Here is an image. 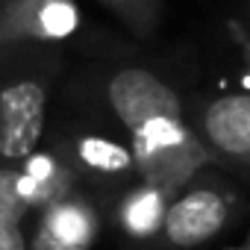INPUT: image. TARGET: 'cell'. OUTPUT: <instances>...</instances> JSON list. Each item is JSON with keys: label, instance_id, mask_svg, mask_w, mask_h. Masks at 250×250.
Returning <instances> with one entry per match:
<instances>
[{"label": "cell", "instance_id": "cell-12", "mask_svg": "<svg viewBox=\"0 0 250 250\" xmlns=\"http://www.w3.org/2000/svg\"><path fill=\"white\" fill-rule=\"evenodd\" d=\"M241 53H244V62L250 65V30L241 33Z\"/></svg>", "mask_w": 250, "mask_h": 250}, {"label": "cell", "instance_id": "cell-8", "mask_svg": "<svg viewBox=\"0 0 250 250\" xmlns=\"http://www.w3.org/2000/svg\"><path fill=\"white\" fill-rule=\"evenodd\" d=\"M171 200L174 197L168 191H162L159 186L136 180L127 188L115 191V197H112V224L133 244H142V247L162 244Z\"/></svg>", "mask_w": 250, "mask_h": 250}, {"label": "cell", "instance_id": "cell-1", "mask_svg": "<svg viewBox=\"0 0 250 250\" xmlns=\"http://www.w3.org/2000/svg\"><path fill=\"white\" fill-rule=\"evenodd\" d=\"M88 94L130 139L139 180L177 197L197 174L212 165L188 127L180 88L150 65L109 62L88 74Z\"/></svg>", "mask_w": 250, "mask_h": 250}, {"label": "cell", "instance_id": "cell-11", "mask_svg": "<svg viewBox=\"0 0 250 250\" xmlns=\"http://www.w3.org/2000/svg\"><path fill=\"white\" fill-rule=\"evenodd\" d=\"M100 9L136 42L153 39L165 21L162 0H100Z\"/></svg>", "mask_w": 250, "mask_h": 250}, {"label": "cell", "instance_id": "cell-14", "mask_svg": "<svg viewBox=\"0 0 250 250\" xmlns=\"http://www.w3.org/2000/svg\"><path fill=\"white\" fill-rule=\"evenodd\" d=\"M247 18H250V9H247ZM247 30H250V24H247Z\"/></svg>", "mask_w": 250, "mask_h": 250}, {"label": "cell", "instance_id": "cell-4", "mask_svg": "<svg viewBox=\"0 0 250 250\" xmlns=\"http://www.w3.org/2000/svg\"><path fill=\"white\" fill-rule=\"evenodd\" d=\"M241 209V197L215 174H197L168 206L162 247L194 250L221 235Z\"/></svg>", "mask_w": 250, "mask_h": 250}, {"label": "cell", "instance_id": "cell-13", "mask_svg": "<svg viewBox=\"0 0 250 250\" xmlns=\"http://www.w3.org/2000/svg\"><path fill=\"white\" fill-rule=\"evenodd\" d=\"M229 250H250V241H244V244H238V247H229Z\"/></svg>", "mask_w": 250, "mask_h": 250}, {"label": "cell", "instance_id": "cell-2", "mask_svg": "<svg viewBox=\"0 0 250 250\" xmlns=\"http://www.w3.org/2000/svg\"><path fill=\"white\" fill-rule=\"evenodd\" d=\"M62 65V47H0V168H18L42 147Z\"/></svg>", "mask_w": 250, "mask_h": 250}, {"label": "cell", "instance_id": "cell-5", "mask_svg": "<svg viewBox=\"0 0 250 250\" xmlns=\"http://www.w3.org/2000/svg\"><path fill=\"white\" fill-rule=\"evenodd\" d=\"M188 127L212 162L250 174V91H221L186 103Z\"/></svg>", "mask_w": 250, "mask_h": 250}, {"label": "cell", "instance_id": "cell-9", "mask_svg": "<svg viewBox=\"0 0 250 250\" xmlns=\"http://www.w3.org/2000/svg\"><path fill=\"white\" fill-rule=\"evenodd\" d=\"M15 174H18V191H21V197L33 215L44 212L47 206H53L65 197H71L83 186L80 177L50 147H39L36 153H30L15 168Z\"/></svg>", "mask_w": 250, "mask_h": 250}, {"label": "cell", "instance_id": "cell-6", "mask_svg": "<svg viewBox=\"0 0 250 250\" xmlns=\"http://www.w3.org/2000/svg\"><path fill=\"white\" fill-rule=\"evenodd\" d=\"M85 30V12L71 0L0 3V47H62Z\"/></svg>", "mask_w": 250, "mask_h": 250}, {"label": "cell", "instance_id": "cell-3", "mask_svg": "<svg viewBox=\"0 0 250 250\" xmlns=\"http://www.w3.org/2000/svg\"><path fill=\"white\" fill-rule=\"evenodd\" d=\"M50 150L80 177L97 188L121 191L139 180V162L130 139L118 124L100 112L74 115L50 130Z\"/></svg>", "mask_w": 250, "mask_h": 250}, {"label": "cell", "instance_id": "cell-10", "mask_svg": "<svg viewBox=\"0 0 250 250\" xmlns=\"http://www.w3.org/2000/svg\"><path fill=\"white\" fill-rule=\"evenodd\" d=\"M30 206L18 191L15 168H0V250H30Z\"/></svg>", "mask_w": 250, "mask_h": 250}, {"label": "cell", "instance_id": "cell-7", "mask_svg": "<svg viewBox=\"0 0 250 250\" xmlns=\"http://www.w3.org/2000/svg\"><path fill=\"white\" fill-rule=\"evenodd\" d=\"M103 229V212L83 188L36 215L30 250H94Z\"/></svg>", "mask_w": 250, "mask_h": 250}]
</instances>
